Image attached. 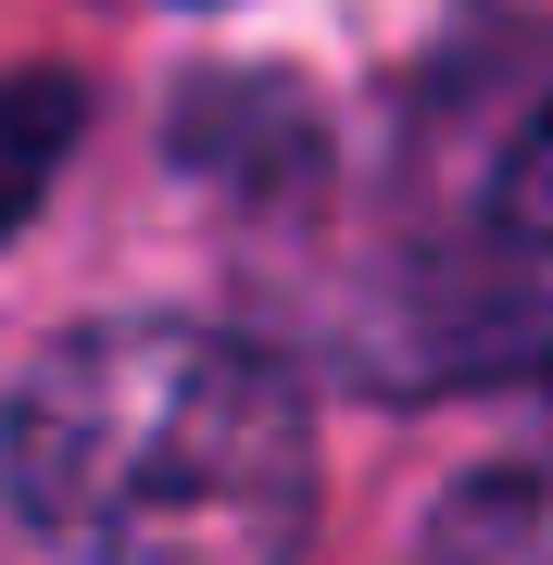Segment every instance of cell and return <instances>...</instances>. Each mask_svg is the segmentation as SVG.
Listing matches in <instances>:
<instances>
[{
	"label": "cell",
	"instance_id": "obj_4",
	"mask_svg": "<svg viewBox=\"0 0 553 565\" xmlns=\"http://www.w3.org/2000/svg\"><path fill=\"white\" fill-rule=\"evenodd\" d=\"M503 226H515L529 252H553V114L503 151Z\"/></svg>",
	"mask_w": 553,
	"mask_h": 565
},
{
	"label": "cell",
	"instance_id": "obj_3",
	"mask_svg": "<svg viewBox=\"0 0 553 565\" xmlns=\"http://www.w3.org/2000/svg\"><path fill=\"white\" fill-rule=\"evenodd\" d=\"M63 151H76V76H0V239L39 214Z\"/></svg>",
	"mask_w": 553,
	"mask_h": 565
},
{
	"label": "cell",
	"instance_id": "obj_2",
	"mask_svg": "<svg viewBox=\"0 0 553 565\" xmlns=\"http://www.w3.org/2000/svg\"><path fill=\"white\" fill-rule=\"evenodd\" d=\"M415 565H553V465H491L428 515Z\"/></svg>",
	"mask_w": 553,
	"mask_h": 565
},
{
	"label": "cell",
	"instance_id": "obj_1",
	"mask_svg": "<svg viewBox=\"0 0 553 565\" xmlns=\"http://www.w3.org/2000/svg\"><path fill=\"white\" fill-rule=\"evenodd\" d=\"M0 478L63 565H302L315 415L277 352L189 315H126L25 364Z\"/></svg>",
	"mask_w": 553,
	"mask_h": 565
}]
</instances>
